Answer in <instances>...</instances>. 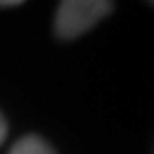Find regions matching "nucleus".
Instances as JSON below:
<instances>
[{"label":"nucleus","mask_w":154,"mask_h":154,"mask_svg":"<svg viewBox=\"0 0 154 154\" xmlns=\"http://www.w3.org/2000/svg\"><path fill=\"white\" fill-rule=\"evenodd\" d=\"M112 10V0H62L54 18L60 38H76Z\"/></svg>","instance_id":"obj_1"},{"label":"nucleus","mask_w":154,"mask_h":154,"mask_svg":"<svg viewBox=\"0 0 154 154\" xmlns=\"http://www.w3.org/2000/svg\"><path fill=\"white\" fill-rule=\"evenodd\" d=\"M8 154H56L48 144L38 136H24L20 138Z\"/></svg>","instance_id":"obj_2"},{"label":"nucleus","mask_w":154,"mask_h":154,"mask_svg":"<svg viewBox=\"0 0 154 154\" xmlns=\"http://www.w3.org/2000/svg\"><path fill=\"white\" fill-rule=\"evenodd\" d=\"M4 138H6V122L2 118V114H0V144L4 142Z\"/></svg>","instance_id":"obj_3"},{"label":"nucleus","mask_w":154,"mask_h":154,"mask_svg":"<svg viewBox=\"0 0 154 154\" xmlns=\"http://www.w3.org/2000/svg\"><path fill=\"white\" fill-rule=\"evenodd\" d=\"M24 0H0V6H16V4H22Z\"/></svg>","instance_id":"obj_4"}]
</instances>
